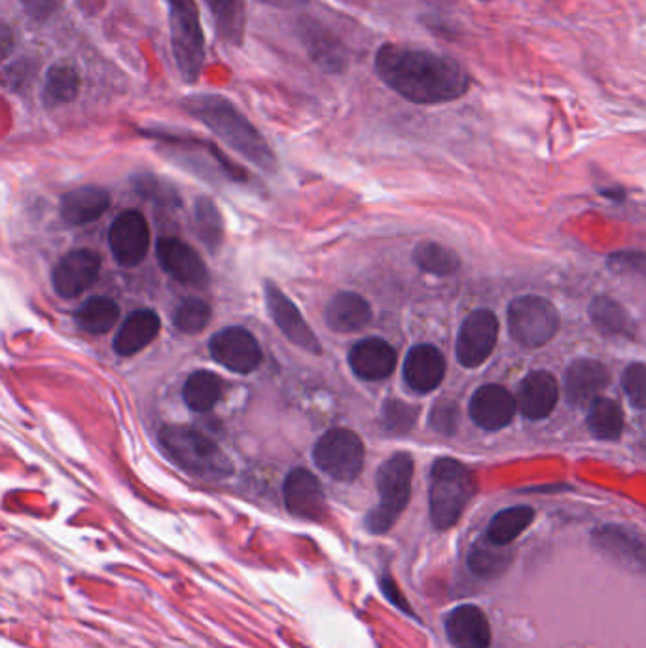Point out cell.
Masks as SVG:
<instances>
[{"mask_svg": "<svg viewBox=\"0 0 646 648\" xmlns=\"http://www.w3.org/2000/svg\"><path fill=\"white\" fill-rule=\"evenodd\" d=\"M379 81L415 105L458 101L471 89V76L458 59L414 46H379L376 51Z\"/></svg>", "mask_w": 646, "mask_h": 648, "instance_id": "cell-1", "label": "cell"}, {"mask_svg": "<svg viewBox=\"0 0 646 648\" xmlns=\"http://www.w3.org/2000/svg\"><path fill=\"white\" fill-rule=\"evenodd\" d=\"M184 107L192 117L202 120L212 133H217L226 145L232 146L243 158L253 161L256 168L268 173L276 171V154L232 101L220 95H194L184 102Z\"/></svg>", "mask_w": 646, "mask_h": 648, "instance_id": "cell-2", "label": "cell"}, {"mask_svg": "<svg viewBox=\"0 0 646 648\" xmlns=\"http://www.w3.org/2000/svg\"><path fill=\"white\" fill-rule=\"evenodd\" d=\"M160 444L174 465L194 478L220 481L230 478L233 465L217 442L186 425H166L160 430Z\"/></svg>", "mask_w": 646, "mask_h": 648, "instance_id": "cell-3", "label": "cell"}, {"mask_svg": "<svg viewBox=\"0 0 646 648\" xmlns=\"http://www.w3.org/2000/svg\"><path fill=\"white\" fill-rule=\"evenodd\" d=\"M478 491V484L468 466L453 457H440L430 470V522L438 531H448L458 524Z\"/></svg>", "mask_w": 646, "mask_h": 648, "instance_id": "cell-4", "label": "cell"}, {"mask_svg": "<svg viewBox=\"0 0 646 648\" xmlns=\"http://www.w3.org/2000/svg\"><path fill=\"white\" fill-rule=\"evenodd\" d=\"M414 460L406 452L394 453L378 470V506L366 514L364 525L371 535L391 531L400 514L406 510L412 496Z\"/></svg>", "mask_w": 646, "mask_h": 648, "instance_id": "cell-5", "label": "cell"}, {"mask_svg": "<svg viewBox=\"0 0 646 648\" xmlns=\"http://www.w3.org/2000/svg\"><path fill=\"white\" fill-rule=\"evenodd\" d=\"M174 63L184 82H197L205 63V38L194 0H169Z\"/></svg>", "mask_w": 646, "mask_h": 648, "instance_id": "cell-6", "label": "cell"}, {"mask_svg": "<svg viewBox=\"0 0 646 648\" xmlns=\"http://www.w3.org/2000/svg\"><path fill=\"white\" fill-rule=\"evenodd\" d=\"M509 330L523 347H540L560 330L558 309L540 296H520L509 306Z\"/></svg>", "mask_w": 646, "mask_h": 648, "instance_id": "cell-7", "label": "cell"}, {"mask_svg": "<svg viewBox=\"0 0 646 648\" xmlns=\"http://www.w3.org/2000/svg\"><path fill=\"white\" fill-rule=\"evenodd\" d=\"M313 461L338 481H353L363 473L364 444L353 430L332 429L313 448Z\"/></svg>", "mask_w": 646, "mask_h": 648, "instance_id": "cell-8", "label": "cell"}, {"mask_svg": "<svg viewBox=\"0 0 646 648\" xmlns=\"http://www.w3.org/2000/svg\"><path fill=\"white\" fill-rule=\"evenodd\" d=\"M499 321L489 309H478L466 317L458 335V358L465 368L484 365L493 353Z\"/></svg>", "mask_w": 646, "mask_h": 648, "instance_id": "cell-9", "label": "cell"}, {"mask_svg": "<svg viewBox=\"0 0 646 648\" xmlns=\"http://www.w3.org/2000/svg\"><path fill=\"white\" fill-rule=\"evenodd\" d=\"M211 355L218 365L235 374H251L261 363V350L255 335L241 327H230L212 335Z\"/></svg>", "mask_w": 646, "mask_h": 648, "instance_id": "cell-10", "label": "cell"}, {"mask_svg": "<svg viewBox=\"0 0 646 648\" xmlns=\"http://www.w3.org/2000/svg\"><path fill=\"white\" fill-rule=\"evenodd\" d=\"M284 506L305 522H322L328 514L327 497L319 478L307 468H294L283 486Z\"/></svg>", "mask_w": 646, "mask_h": 648, "instance_id": "cell-11", "label": "cell"}, {"mask_svg": "<svg viewBox=\"0 0 646 648\" xmlns=\"http://www.w3.org/2000/svg\"><path fill=\"white\" fill-rule=\"evenodd\" d=\"M112 255L122 266H137L145 260L150 248V228L138 211L118 215L109 232Z\"/></svg>", "mask_w": 646, "mask_h": 648, "instance_id": "cell-12", "label": "cell"}, {"mask_svg": "<svg viewBox=\"0 0 646 648\" xmlns=\"http://www.w3.org/2000/svg\"><path fill=\"white\" fill-rule=\"evenodd\" d=\"M592 540L599 552L609 555L610 560L618 561L625 568H632L637 573L645 571V540L633 527L604 525L597 527Z\"/></svg>", "mask_w": 646, "mask_h": 648, "instance_id": "cell-13", "label": "cell"}, {"mask_svg": "<svg viewBox=\"0 0 646 648\" xmlns=\"http://www.w3.org/2000/svg\"><path fill=\"white\" fill-rule=\"evenodd\" d=\"M156 255L163 271L179 283L196 289H204L205 284L209 283V271L205 268L202 256L197 255L188 243L176 237H166L158 241Z\"/></svg>", "mask_w": 646, "mask_h": 648, "instance_id": "cell-14", "label": "cell"}, {"mask_svg": "<svg viewBox=\"0 0 646 648\" xmlns=\"http://www.w3.org/2000/svg\"><path fill=\"white\" fill-rule=\"evenodd\" d=\"M266 304H268L269 314L273 317L277 327L281 328V332L292 343H296L298 347L312 355H320L322 347H320L319 340L312 328L307 327L298 307L294 306L291 299L287 298V294L271 281L266 283Z\"/></svg>", "mask_w": 646, "mask_h": 648, "instance_id": "cell-15", "label": "cell"}, {"mask_svg": "<svg viewBox=\"0 0 646 648\" xmlns=\"http://www.w3.org/2000/svg\"><path fill=\"white\" fill-rule=\"evenodd\" d=\"M99 270L101 258L94 250H73L63 256L53 270V289L63 298H76L97 281Z\"/></svg>", "mask_w": 646, "mask_h": 648, "instance_id": "cell-16", "label": "cell"}, {"mask_svg": "<svg viewBox=\"0 0 646 648\" xmlns=\"http://www.w3.org/2000/svg\"><path fill=\"white\" fill-rule=\"evenodd\" d=\"M443 629L455 648H489L493 639L486 612L473 603L455 607L446 616Z\"/></svg>", "mask_w": 646, "mask_h": 648, "instance_id": "cell-17", "label": "cell"}, {"mask_svg": "<svg viewBox=\"0 0 646 648\" xmlns=\"http://www.w3.org/2000/svg\"><path fill=\"white\" fill-rule=\"evenodd\" d=\"M609 370L594 358H578L565 371V396L569 404L586 408L609 386Z\"/></svg>", "mask_w": 646, "mask_h": 648, "instance_id": "cell-18", "label": "cell"}, {"mask_svg": "<svg viewBox=\"0 0 646 648\" xmlns=\"http://www.w3.org/2000/svg\"><path fill=\"white\" fill-rule=\"evenodd\" d=\"M473 421L484 430H499L507 427L516 414V401L504 387H479L468 406Z\"/></svg>", "mask_w": 646, "mask_h": 648, "instance_id": "cell-19", "label": "cell"}, {"mask_svg": "<svg viewBox=\"0 0 646 648\" xmlns=\"http://www.w3.org/2000/svg\"><path fill=\"white\" fill-rule=\"evenodd\" d=\"M349 365L366 381L386 379L397 366V351L381 338H366L349 353Z\"/></svg>", "mask_w": 646, "mask_h": 648, "instance_id": "cell-20", "label": "cell"}, {"mask_svg": "<svg viewBox=\"0 0 646 648\" xmlns=\"http://www.w3.org/2000/svg\"><path fill=\"white\" fill-rule=\"evenodd\" d=\"M560 396V387L550 371H533L523 379L520 393H517V406L522 409L523 416L531 421H538L552 414Z\"/></svg>", "mask_w": 646, "mask_h": 648, "instance_id": "cell-21", "label": "cell"}, {"mask_svg": "<svg viewBox=\"0 0 646 648\" xmlns=\"http://www.w3.org/2000/svg\"><path fill=\"white\" fill-rule=\"evenodd\" d=\"M446 376V358L435 345H415L404 363V379L407 387L417 393H430L442 383Z\"/></svg>", "mask_w": 646, "mask_h": 648, "instance_id": "cell-22", "label": "cell"}, {"mask_svg": "<svg viewBox=\"0 0 646 648\" xmlns=\"http://www.w3.org/2000/svg\"><path fill=\"white\" fill-rule=\"evenodd\" d=\"M160 327L158 314H154L150 309H138L135 314H131L118 330L114 350L122 357H131L138 351L145 350L146 345H150L158 338Z\"/></svg>", "mask_w": 646, "mask_h": 648, "instance_id": "cell-23", "label": "cell"}, {"mask_svg": "<svg viewBox=\"0 0 646 648\" xmlns=\"http://www.w3.org/2000/svg\"><path fill=\"white\" fill-rule=\"evenodd\" d=\"M110 207L107 189L99 186H84L69 192L61 199V217L74 227L89 224L102 217Z\"/></svg>", "mask_w": 646, "mask_h": 648, "instance_id": "cell-24", "label": "cell"}, {"mask_svg": "<svg viewBox=\"0 0 646 648\" xmlns=\"http://www.w3.org/2000/svg\"><path fill=\"white\" fill-rule=\"evenodd\" d=\"M325 319L336 332H356L370 322V304L356 292H340L328 302Z\"/></svg>", "mask_w": 646, "mask_h": 648, "instance_id": "cell-25", "label": "cell"}, {"mask_svg": "<svg viewBox=\"0 0 646 648\" xmlns=\"http://www.w3.org/2000/svg\"><path fill=\"white\" fill-rule=\"evenodd\" d=\"M305 46H307L313 61L319 63L320 69H325L328 73L345 71L348 56H345L342 42L332 37L325 27H317L315 23H312L305 29Z\"/></svg>", "mask_w": 646, "mask_h": 648, "instance_id": "cell-26", "label": "cell"}, {"mask_svg": "<svg viewBox=\"0 0 646 648\" xmlns=\"http://www.w3.org/2000/svg\"><path fill=\"white\" fill-rule=\"evenodd\" d=\"M533 519H535V510L531 506L520 504V506L501 510L487 525L486 539L497 547H510L522 533H525V529H529Z\"/></svg>", "mask_w": 646, "mask_h": 648, "instance_id": "cell-27", "label": "cell"}, {"mask_svg": "<svg viewBox=\"0 0 646 648\" xmlns=\"http://www.w3.org/2000/svg\"><path fill=\"white\" fill-rule=\"evenodd\" d=\"M217 25L218 37L232 46H240L245 35V4L243 0H205Z\"/></svg>", "mask_w": 646, "mask_h": 648, "instance_id": "cell-28", "label": "cell"}, {"mask_svg": "<svg viewBox=\"0 0 646 648\" xmlns=\"http://www.w3.org/2000/svg\"><path fill=\"white\" fill-rule=\"evenodd\" d=\"M589 317L599 332L607 335H635V325L630 314L609 296H597L589 306Z\"/></svg>", "mask_w": 646, "mask_h": 648, "instance_id": "cell-29", "label": "cell"}, {"mask_svg": "<svg viewBox=\"0 0 646 648\" xmlns=\"http://www.w3.org/2000/svg\"><path fill=\"white\" fill-rule=\"evenodd\" d=\"M222 379L218 378L217 374L212 371H194L182 389V396L184 402L188 404V408L194 412H209V409L217 406V402L222 396V389H224Z\"/></svg>", "mask_w": 646, "mask_h": 648, "instance_id": "cell-30", "label": "cell"}, {"mask_svg": "<svg viewBox=\"0 0 646 648\" xmlns=\"http://www.w3.org/2000/svg\"><path fill=\"white\" fill-rule=\"evenodd\" d=\"M588 427L599 440H618L624 430V412L617 401L597 396L589 404Z\"/></svg>", "mask_w": 646, "mask_h": 648, "instance_id": "cell-31", "label": "cell"}, {"mask_svg": "<svg viewBox=\"0 0 646 648\" xmlns=\"http://www.w3.org/2000/svg\"><path fill=\"white\" fill-rule=\"evenodd\" d=\"M118 319H120V307L114 299L105 298V296L87 299L76 314L78 327L87 334L94 335L107 334L110 328L117 325Z\"/></svg>", "mask_w": 646, "mask_h": 648, "instance_id": "cell-32", "label": "cell"}, {"mask_svg": "<svg viewBox=\"0 0 646 648\" xmlns=\"http://www.w3.org/2000/svg\"><path fill=\"white\" fill-rule=\"evenodd\" d=\"M512 565L509 547H497L484 537L468 552V568L482 578L499 576Z\"/></svg>", "mask_w": 646, "mask_h": 648, "instance_id": "cell-33", "label": "cell"}, {"mask_svg": "<svg viewBox=\"0 0 646 648\" xmlns=\"http://www.w3.org/2000/svg\"><path fill=\"white\" fill-rule=\"evenodd\" d=\"M414 262L419 270L436 278H448L461 266L459 256L451 248L443 247L435 241H425L415 247Z\"/></svg>", "mask_w": 646, "mask_h": 648, "instance_id": "cell-34", "label": "cell"}, {"mask_svg": "<svg viewBox=\"0 0 646 648\" xmlns=\"http://www.w3.org/2000/svg\"><path fill=\"white\" fill-rule=\"evenodd\" d=\"M81 78L73 66L53 65L46 74V86H44V101L50 107L65 105L73 101L78 95Z\"/></svg>", "mask_w": 646, "mask_h": 648, "instance_id": "cell-35", "label": "cell"}, {"mask_svg": "<svg viewBox=\"0 0 646 648\" xmlns=\"http://www.w3.org/2000/svg\"><path fill=\"white\" fill-rule=\"evenodd\" d=\"M211 321V306L202 298L182 299L173 314L174 327L186 334L202 332Z\"/></svg>", "mask_w": 646, "mask_h": 648, "instance_id": "cell-36", "label": "cell"}, {"mask_svg": "<svg viewBox=\"0 0 646 648\" xmlns=\"http://www.w3.org/2000/svg\"><path fill=\"white\" fill-rule=\"evenodd\" d=\"M415 419H417V409L397 399H389L381 409V423L389 435H397V437L406 435L414 427Z\"/></svg>", "mask_w": 646, "mask_h": 648, "instance_id": "cell-37", "label": "cell"}, {"mask_svg": "<svg viewBox=\"0 0 646 648\" xmlns=\"http://www.w3.org/2000/svg\"><path fill=\"white\" fill-rule=\"evenodd\" d=\"M196 219L205 243H209L211 247H217L220 240H222V220H220V215H218L217 207L212 205V201H209V199L197 201Z\"/></svg>", "mask_w": 646, "mask_h": 648, "instance_id": "cell-38", "label": "cell"}, {"mask_svg": "<svg viewBox=\"0 0 646 648\" xmlns=\"http://www.w3.org/2000/svg\"><path fill=\"white\" fill-rule=\"evenodd\" d=\"M459 419H461V409L458 404L448 399L436 402L432 409H430L429 425L436 432H440L443 437H451L455 435L459 427Z\"/></svg>", "mask_w": 646, "mask_h": 648, "instance_id": "cell-39", "label": "cell"}, {"mask_svg": "<svg viewBox=\"0 0 646 648\" xmlns=\"http://www.w3.org/2000/svg\"><path fill=\"white\" fill-rule=\"evenodd\" d=\"M625 394L637 409H645L646 404V368L643 363L627 366L622 378Z\"/></svg>", "mask_w": 646, "mask_h": 648, "instance_id": "cell-40", "label": "cell"}, {"mask_svg": "<svg viewBox=\"0 0 646 648\" xmlns=\"http://www.w3.org/2000/svg\"><path fill=\"white\" fill-rule=\"evenodd\" d=\"M22 4L29 17L37 22H44L58 12L61 0H22Z\"/></svg>", "mask_w": 646, "mask_h": 648, "instance_id": "cell-41", "label": "cell"}, {"mask_svg": "<svg viewBox=\"0 0 646 648\" xmlns=\"http://www.w3.org/2000/svg\"><path fill=\"white\" fill-rule=\"evenodd\" d=\"M610 270L622 273L624 270L639 271L645 270V256L643 253H622L614 255L609 260Z\"/></svg>", "mask_w": 646, "mask_h": 648, "instance_id": "cell-42", "label": "cell"}, {"mask_svg": "<svg viewBox=\"0 0 646 648\" xmlns=\"http://www.w3.org/2000/svg\"><path fill=\"white\" fill-rule=\"evenodd\" d=\"M381 588H383L386 598L389 599V601H391L394 607H399L400 611L407 612L410 616H415L414 611L407 607L406 598L400 594L399 586L394 584L391 575L383 576V580H381Z\"/></svg>", "mask_w": 646, "mask_h": 648, "instance_id": "cell-43", "label": "cell"}, {"mask_svg": "<svg viewBox=\"0 0 646 648\" xmlns=\"http://www.w3.org/2000/svg\"><path fill=\"white\" fill-rule=\"evenodd\" d=\"M12 48H14V35L7 23L0 22V61L10 56Z\"/></svg>", "mask_w": 646, "mask_h": 648, "instance_id": "cell-44", "label": "cell"}, {"mask_svg": "<svg viewBox=\"0 0 646 648\" xmlns=\"http://www.w3.org/2000/svg\"><path fill=\"white\" fill-rule=\"evenodd\" d=\"M258 2L268 4V7L284 8V10H292V8L309 4V0H258Z\"/></svg>", "mask_w": 646, "mask_h": 648, "instance_id": "cell-45", "label": "cell"}, {"mask_svg": "<svg viewBox=\"0 0 646 648\" xmlns=\"http://www.w3.org/2000/svg\"><path fill=\"white\" fill-rule=\"evenodd\" d=\"M482 2H489V0H482Z\"/></svg>", "mask_w": 646, "mask_h": 648, "instance_id": "cell-46", "label": "cell"}]
</instances>
